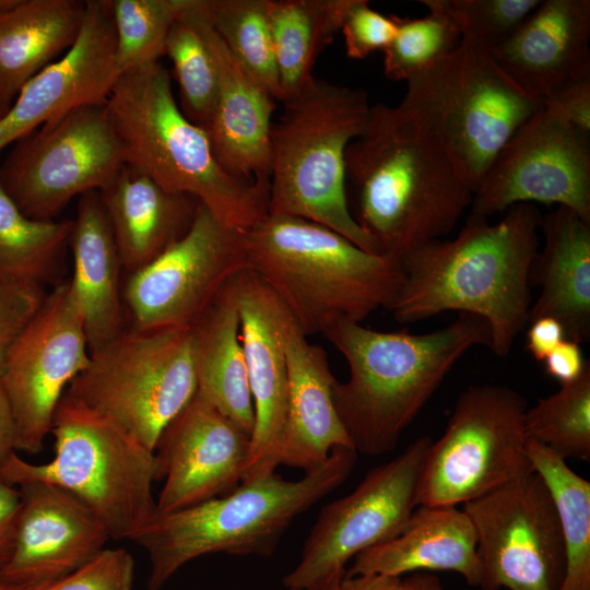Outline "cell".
I'll use <instances>...</instances> for the list:
<instances>
[{
    "label": "cell",
    "mask_w": 590,
    "mask_h": 590,
    "mask_svg": "<svg viewBox=\"0 0 590 590\" xmlns=\"http://www.w3.org/2000/svg\"><path fill=\"white\" fill-rule=\"evenodd\" d=\"M542 214L511 206L497 223L470 213L457 236L428 241L400 259L403 282L390 308L399 323L455 310L484 319L491 351L505 357L529 321L530 269Z\"/></svg>",
    "instance_id": "6da1fadb"
},
{
    "label": "cell",
    "mask_w": 590,
    "mask_h": 590,
    "mask_svg": "<svg viewBox=\"0 0 590 590\" xmlns=\"http://www.w3.org/2000/svg\"><path fill=\"white\" fill-rule=\"evenodd\" d=\"M345 187L378 253L399 261L448 234L473 199L441 144L399 105L380 103L346 149Z\"/></svg>",
    "instance_id": "7a4b0ae2"
},
{
    "label": "cell",
    "mask_w": 590,
    "mask_h": 590,
    "mask_svg": "<svg viewBox=\"0 0 590 590\" xmlns=\"http://www.w3.org/2000/svg\"><path fill=\"white\" fill-rule=\"evenodd\" d=\"M323 335L343 355L350 377L335 381L333 401L357 453L393 450L456 363L471 349L489 347L487 322L460 312L427 333L386 332L341 320Z\"/></svg>",
    "instance_id": "3957f363"
},
{
    "label": "cell",
    "mask_w": 590,
    "mask_h": 590,
    "mask_svg": "<svg viewBox=\"0 0 590 590\" xmlns=\"http://www.w3.org/2000/svg\"><path fill=\"white\" fill-rule=\"evenodd\" d=\"M244 233L248 268L306 335L390 310L403 282L399 260L366 251L306 219L267 213Z\"/></svg>",
    "instance_id": "277c9868"
},
{
    "label": "cell",
    "mask_w": 590,
    "mask_h": 590,
    "mask_svg": "<svg viewBox=\"0 0 590 590\" xmlns=\"http://www.w3.org/2000/svg\"><path fill=\"white\" fill-rule=\"evenodd\" d=\"M357 452L337 448L297 481L276 472L243 481L228 494L168 514H155L130 540L150 559L149 590H160L203 555L268 557L290 524L350 475Z\"/></svg>",
    "instance_id": "5b68a950"
},
{
    "label": "cell",
    "mask_w": 590,
    "mask_h": 590,
    "mask_svg": "<svg viewBox=\"0 0 590 590\" xmlns=\"http://www.w3.org/2000/svg\"><path fill=\"white\" fill-rule=\"evenodd\" d=\"M106 105L125 164L168 191L196 198L231 228L246 232L267 214V194L225 170L206 132L182 114L160 61L120 74Z\"/></svg>",
    "instance_id": "8992f818"
},
{
    "label": "cell",
    "mask_w": 590,
    "mask_h": 590,
    "mask_svg": "<svg viewBox=\"0 0 590 590\" xmlns=\"http://www.w3.org/2000/svg\"><path fill=\"white\" fill-rule=\"evenodd\" d=\"M282 104L270 133L267 213L316 222L378 253L350 211L345 187V152L366 126L367 93L314 78Z\"/></svg>",
    "instance_id": "52a82bcc"
},
{
    "label": "cell",
    "mask_w": 590,
    "mask_h": 590,
    "mask_svg": "<svg viewBox=\"0 0 590 590\" xmlns=\"http://www.w3.org/2000/svg\"><path fill=\"white\" fill-rule=\"evenodd\" d=\"M55 457L42 464L12 453L0 480L12 486L44 482L67 489L103 522L113 540H130L156 514L154 451L67 393L51 424Z\"/></svg>",
    "instance_id": "ba28073f"
},
{
    "label": "cell",
    "mask_w": 590,
    "mask_h": 590,
    "mask_svg": "<svg viewBox=\"0 0 590 590\" xmlns=\"http://www.w3.org/2000/svg\"><path fill=\"white\" fill-rule=\"evenodd\" d=\"M405 84L399 106L441 144L473 194L503 146L542 107L469 38Z\"/></svg>",
    "instance_id": "9c48e42d"
},
{
    "label": "cell",
    "mask_w": 590,
    "mask_h": 590,
    "mask_svg": "<svg viewBox=\"0 0 590 590\" xmlns=\"http://www.w3.org/2000/svg\"><path fill=\"white\" fill-rule=\"evenodd\" d=\"M198 389L192 328H125L90 352L66 393L154 451Z\"/></svg>",
    "instance_id": "30bf717a"
},
{
    "label": "cell",
    "mask_w": 590,
    "mask_h": 590,
    "mask_svg": "<svg viewBox=\"0 0 590 590\" xmlns=\"http://www.w3.org/2000/svg\"><path fill=\"white\" fill-rule=\"evenodd\" d=\"M527 400L500 385H476L458 397L445 432L432 442L417 504L464 505L534 472L523 417Z\"/></svg>",
    "instance_id": "8fae6325"
},
{
    "label": "cell",
    "mask_w": 590,
    "mask_h": 590,
    "mask_svg": "<svg viewBox=\"0 0 590 590\" xmlns=\"http://www.w3.org/2000/svg\"><path fill=\"white\" fill-rule=\"evenodd\" d=\"M125 165L106 102L76 107L15 142L0 184L34 220L56 216L78 196L105 190Z\"/></svg>",
    "instance_id": "7c38bea8"
},
{
    "label": "cell",
    "mask_w": 590,
    "mask_h": 590,
    "mask_svg": "<svg viewBox=\"0 0 590 590\" xmlns=\"http://www.w3.org/2000/svg\"><path fill=\"white\" fill-rule=\"evenodd\" d=\"M429 436L371 469L349 495L324 505L297 565L284 576L288 589L317 590L345 574L361 552L398 535L417 504V486Z\"/></svg>",
    "instance_id": "4fadbf2b"
},
{
    "label": "cell",
    "mask_w": 590,
    "mask_h": 590,
    "mask_svg": "<svg viewBox=\"0 0 590 590\" xmlns=\"http://www.w3.org/2000/svg\"><path fill=\"white\" fill-rule=\"evenodd\" d=\"M481 590H559L565 573L562 531L552 496L533 472L468 502Z\"/></svg>",
    "instance_id": "5bb4252c"
},
{
    "label": "cell",
    "mask_w": 590,
    "mask_h": 590,
    "mask_svg": "<svg viewBox=\"0 0 590 590\" xmlns=\"http://www.w3.org/2000/svg\"><path fill=\"white\" fill-rule=\"evenodd\" d=\"M246 269L245 233L200 203L180 240L128 274L123 305L138 329L193 328L225 284Z\"/></svg>",
    "instance_id": "9a60e30c"
},
{
    "label": "cell",
    "mask_w": 590,
    "mask_h": 590,
    "mask_svg": "<svg viewBox=\"0 0 590 590\" xmlns=\"http://www.w3.org/2000/svg\"><path fill=\"white\" fill-rule=\"evenodd\" d=\"M88 362L83 320L70 280H66L46 294L0 376L16 450H42L61 398Z\"/></svg>",
    "instance_id": "2e32d148"
},
{
    "label": "cell",
    "mask_w": 590,
    "mask_h": 590,
    "mask_svg": "<svg viewBox=\"0 0 590 590\" xmlns=\"http://www.w3.org/2000/svg\"><path fill=\"white\" fill-rule=\"evenodd\" d=\"M522 203L565 206L590 223V132L541 107L503 146L473 194L489 219Z\"/></svg>",
    "instance_id": "e0dca14e"
},
{
    "label": "cell",
    "mask_w": 590,
    "mask_h": 590,
    "mask_svg": "<svg viewBox=\"0 0 590 590\" xmlns=\"http://www.w3.org/2000/svg\"><path fill=\"white\" fill-rule=\"evenodd\" d=\"M250 436L198 390L167 424L154 453L164 479L156 514L228 494L241 481Z\"/></svg>",
    "instance_id": "ac0fdd59"
},
{
    "label": "cell",
    "mask_w": 590,
    "mask_h": 590,
    "mask_svg": "<svg viewBox=\"0 0 590 590\" xmlns=\"http://www.w3.org/2000/svg\"><path fill=\"white\" fill-rule=\"evenodd\" d=\"M75 43L21 88L0 119V151L43 125L107 101L119 72L109 0H86Z\"/></svg>",
    "instance_id": "d6986e66"
},
{
    "label": "cell",
    "mask_w": 590,
    "mask_h": 590,
    "mask_svg": "<svg viewBox=\"0 0 590 590\" xmlns=\"http://www.w3.org/2000/svg\"><path fill=\"white\" fill-rule=\"evenodd\" d=\"M17 488L22 503L14 546L0 581L24 590L70 574L105 548L107 529L73 494L44 482Z\"/></svg>",
    "instance_id": "ffe728a7"
},
{
    "label": "cell",
    "mask_w": 590,
    "mask_h": 590,
    "mask_svg": "<svg viewBox=\"0 0 590 590\" xmlns=\"http://www.w3.org/2000/svg\"><path fill=\"white\" fill-rule=\"evenodd\" d=\"M240 338L255 411L241 482L275 472L287 415L288 380L281 328L286 307L249 268L237 275Z\"/></svg>",
    "instance_id": "44dd1931"
},
{
    "label": "cell",
    "mask_w": 590,
    "mask_h": 590,
    "mask_svg": "<svg viewBox=\"0 0 590 590\" xmlns=\"http://www.w3.org/2000/svg\"><path fill=\"white\" fill-rule=\"evenodd\" d=\"M213 59L217 96L204 129L214 155L229 174L253 181L268 197L270 133L276 99L229 52L205 14L202 0L184 12Z\"/></svg>",
    "instance_id": "7402d4cb"
},
{
    "label": "cell",
    "mask_w": 590,
    "mask_h": 590,
    "mask_svg": "<svg viewBox=\"0 0 590 590\" xmlns=\"http://www.w3.org/2000/svg\"><path fill=\"white\" fill-rule=\"evenodd\" d=\"M589 43V0H540L510 37L489 52L522 90L542 101L590 79Z\"/></svg>",
    "instance_id": "603a6c76"
},
{
    "label": "cell",
    "mask_w": 590,
    "mask_h": 590,
    "mask_svg": "<svg viewBox=\"0 0 590 590\" xmlns=\"http://www.w3.org/2000/svg\"><path fill=\"white\" fill-rule=\"evenodd\" d=\"M287 367V415L280 465L309 472L337 448H353L333 401V376L326 351L308 341L286 309L281 328Z\"/></svg>",
    "instance_id": "cb8c5ba5"
},
{
    "label": "cell",
    "mask_w": 590,
    "mask_h": 590,
    "mask_svg": "<svg viewBox=\"0 0 590 590\" xmlns=\"http://www.w3.org/2000/svg\"><path fill=\"white\" fill-rule=\"evenodd\" d=\"M439 570L457 573L479 587L475 532L462 509L418 505L398 535L357 554L344 575L402 577Z\"/></svg>",
    "instance_id": "d4e9b609"
},
{
    "label": "cell",
    "mask_w": 590,
    "mask_h": 590,
    "mask_svg": "<svg viewBox=\"0 0 590 590\" xmlns=\"http://www.w3.org/2000/svg\"><path fill=\"white\" fill-rule=\"evenodd\" d=\"M99 193L128 274L180 240L192 226L200 204L189 194L162 188L127 164Z\"/></svg>",
    "instance_id": "484cf974"
},
{
    "label": "cell",
    "mask_w": 590,
    "mask_h": 590,
    "mask_svg": "<svg viewBox=\"0 0 590 590\" xmlns=\"http://www.w3.org/2000/svg\"><path fill=\"white\" fill-rule=\"evenodd\" d=\"M541 232L544 245L530 269V285L540 292L528 322L552 317L566 339L585 343L590 338V223L557 206L542 216Z\"/></svg>",
    "instance_id": "4316f807"
},
{
    "label": "cell",
    "mask_w": 590,
    "mask_h": 590,
    "mask_svg": "<svg viewBox=\"0 0 590 590\" xmlns=\"http://www.w3.org/2000/svg\"><path fill=\"white\" fill-rule=\"evenodd\" d=\"M70 246L73 255L70 285L92 352L126 328L120 286L122 266L99 191L80 197Z\"/></svg>",
    "instance_id": "83f0119b"
},
{
    "label": "cell",
    "mask_w": 590,
    "mask_h": 590,
    "mask_svg": "<svg viewBox=\"0 0 590 590\" xmlns=\"http://www.w3.org/2000/svg\"><path fill=\"white\" fill-rule=\"evenodd\" d=\"M192 329L197 390L251 437L255 411L240 338L237 275L225 284Z\"/></svg>",
    "instance_id": "f1b7e54d"
},
{
    "label": "cell",
    "mask_w": 590,
    "mask_h": 590,
    "mask_svg": "<svg viewBox=\"0 0 590 590\" xmlns=\"http://www.w3.org/2000/svg\"><path fill=\"white\" fill-rule=\"evenodd\" d=\"M81 0H14L0 11V99L21 88L75 43L85 16Z\"/></svg>",
    "instance_id": "f546056e"
},
{
    "label": "cell",
    "mask_w": 590,
    "mask_h": 590,
    "mask_svg": "<svg viewBox=\"0 0 590 590\" xmlns=\"http://www.w3.org/2000/svg\"><path fill=\"white\" fill-rule=\"evenodd\" d=\"M351 0H269L280 102L298 94L315 76L319 55L340 32Z\"/></svg>",
    "instance_id": "4dcf8cb0"
},
{
    "label": "cell",
    "mask_w": 590,
    "mask_h": 590,
    "mask_svg": "<svg viewBox=\"0 0 590 590\" xmlns=\"http://www.w3.org/2000/svg\"><path fill=\"white\" fill-rule=\"evenodd\" d=\"M528 456L552 496L562 531L565 573L559 590H590V482L531 439Z\"/></svg>",
    "instance_id": "1f68e13d"
},
{
    "label": "cell",
    "mask_w": 590,
    "mask_h": 590,
    "mask_svg": "<svg viewBox=\"0 0 590 590\" xmlns=\"http://www.w3.org/2000/svg\"><path fill=\"white\" fill-rule=\"evenodd\" d=\"M73 220L26 216L0 184V281L44 287L58 270Z\"/></svg>",
    "instance_id": "d6a6232c"
},
{
    "label": "cell",
    "mask_w": 590,
    "mask_h": 590,
    "mask_svg": "<svg viewBox=\"0 0 590 590\" xmlns=\"http://www.w3.org/2000/svg\"><path fill=\"white\" fill-rule=\"evenodd\" d=\"M210 24L229 52L278 102L279 74L269 0H202Z\"/></svg>",
    "instance_id": "836d02e7"
},
{
    "label": "cell",
    "mask_w": 590,
    "mask_h": 590,
    "mask_svg": "<svg viewBox=\"0 0 590 590\" xmlns=\"http://www.w3.org/2000/svg\"><path fill=\"white\" fill-rule=\"evenodd\" d=\"M528 439L562 459L590 460V363L575 381L540 399L523 417Z\"/></svg>",
    "instance_id": "e575fe53"
},
{
    "label": "cell",
    "mask_w": 590,
    "mask_h": 590,
    "mask_svg": "<svg viewBox=\"0 0 590 590\" xmlns=\"http://www.w3.org/2000/svg\"><path fill=\"white\" fill-rule=\"evenodd\" d=\"M190 0H109L119 75L160 61L167 35Z\"/></svg>",
    "instance_id": "d590c367"
},
{
    "label": "cell",
    "mask_w": 590,
    "mask_h": 590,
    "mask_svg": "<svg viewBox=\"0 0 590 590\" xmlns=\"http://www.w3.org/2000/svg\"><path fill=\"white\" fill-rule=\"evenodd\" d=\"M184 12L169 30L164 56L173 64L180 110L204 130L216 104L217 74L206 45Z\"/></svg>",
    "instance_id": "8d00e7d4"
},
{
    "label": "cell",
    "mask_w": 590,
    "mask_h": 590,
    "mask_svg": "<svg viewBox=\"0 0 590 590\" xmlns=\"http://www.w3.org/2000/svg\"><path fill=\"white\" fill-rule=\"evenodd\" d=\"M422 17L397 16V31L384 52V74L392 81L406 82L437 60L450 54L461 34L452 20L427 0Z\"/></svg>",
    "instance_id": "74e56055"
},
{
    "label": "cell",
    "mask_w": 590,
    "mask_h": 590,
    "mask_svg": "<svg viewBox=\"0 0 590 590\" xmlns=\"http://www.w3.org/2000/svg\"><path fill=\"white\" fill-rule=\"evenodd\" d=\"M444 11L462 38L488 51L502 45L536 8L540 0H427Z\"/></svg>",
    "instance_id": "f35d334b"
},
{
    "label": "cell",
    "mask_w": 590,
    "mask_h": 590,
    "mask_svg": "<svg viewBox=\"0 0 590 590\" xmlns=\"http://www.w3.org/2000/svg\"><path fill=\"white\" fill-rule=\"evenodd\" d=\"M134 560L122 547L104 548L83 566L24 590H132Z\"/></svg>",
    "instance_id": "ab89813d"
},
{
    "label": "cell",
    "mask_w": 590,
    "mask_h": 590,
    "mask_svg": "<svg viewBox=\"0 0 590 590\" xmlns=\"http://www.w3.org/2000/svg\"><path fill=\"white\" fill-rule=\"evenodd\" d=\"M340 31L346 56L365 59L390 44L397 31V15H385L366 0H351Z\"/></svg>",
    "instance_id": "60d3db41"
},
{
    "label": "cell",
    "mask_w": 590,
    "mask_h": 590,
    "mask_svg": "<svg viewBox=\"0 0 590 590\" xmlns=\"http://www.w3.org/2000/svg\"><path fill=\"white\" fill-rule=\"evenodd\" d=\"M45 296L44 287L0 281V376Z\"/></svg>",
    "instance_id": "b9f144b4"
},
{
    "label": "cell",
    "mask_w": 590,
    "mask_h": 590,
    "mask_svg": "<svg viewBox=\"0 0 590 590\" xmlns=\"http://www.w3.org/2000/svg\"><path fill=\"white\" fill-rule=\"evenodd\" d=\"M542 107L563 121L590 132V79L545 96Z\"/></svg>",
    "instance_id": "7bdbcfd3"
},
{
    "label": "cell",
    "mask_w": 590,
    "mask_h": 590,
    "mask_svg": "<svg viewBox=\"0 0 590 590\" xmlns=\"http://www.w3.org/2000/svg\"><path fill=\"white\" fill-rule=\"evenodd\" d=\"M545 373L566 385L577 380L589 362L585 361L580 343L564 339L543 361Z\"/></svg>",
    "instance_id": "ee69618b"
},
{
    "label": "cell",
    "mask_w": 590,
    "mask_h": 590,
    "mask_svg": "<svg viewBox=\"0 0 590 590\" xmlns=\"http://www.w3.org/2000/svg\"><path fill=\"white\" fill-rule=\"evenodd\" d=\"M21 503L20 489L0 480V569L13 551Z\"/></svg>",
    "instance_id": "f6af8a7d"
},
{
    "label": "cell",
    "mask_w": 590,
    "mask_h": 590,
    "mask_svg": "<svg viewBox=\"0 0 590 590\" xmlns=\"http://www.w3.org/2000/svg\"><path fill=\"white\" fill-rule=\"evenodd\" d=\"M530 323L527 332V350L536 361L543 362L566 339L564 328L552 317H540Z\"/></svg>",
    "instance_id": "bcb514c9"
},
{
    "label": "cell",
    "mask_w": 590,
    "mask_h": 590,
    "mask_svg": "<svg viewBox=\"0 0 590 590\" xmlns=\"http://www.w3.org/2000/svg\"><path fill=\"white\" fill-rule=\"evenodd\" d=\"M401 577L366 574L343 576L340 590H398Z\"/></svg>",
    "instance_id": "7dc6e473"
},
{
    "label": "cell",
    "mask_w": 590,
    "mask_h": 590,
    "mask_svg": "<svg viewBox=\"0 0 590 590\" xmlns=\"http://www.w3.org/2000/svg\"><path fill=\"white\" fill-rule=\"evenodd\" d=\"M15 449V428L9 403L0 385V470Z\"/></svg>",
    "instance_id": "c3c4849f"
},
{
    "label": "cell",
    "mask_w": 590,
    "mask_h": 590,
    "mask_svg": "<svg viewBox=\"0 0 590 590\" xmlns=\"http://www.w3.org/2000/svg\"><path fill=\"white\" fill-rule=\"evenodd\" d=\"M398 590H444L440 579L432 573H412L401 577Z\"/></svg>",
    "instance_id": "681fc988"
},
{
    "label": "cell",
    "mask_w": 590,
    "mask_h": 590,
    "mask_svg": "<svg viewBox=\"0 0 590 590\" xmlns=\"http://www.w3.org/2000/svg\"><path fill=\"white\" fill-rule=\"evenodd\" d=\"M344 574L333 578L331 581H329L323 587L317 590H340V582ZM288 590H299V589H288Z\"/></svg>",
    "instance_id": "f907efd6"
},
{
    "label": "cell",
    "mask_w": 590,
    "mask_h": 590,
    "mask_svg": "<svg viewBox=\"0 0 590 590\" xmlns=\"http://www.w3.org/2000/svg\"><path fill=\"white\" fill-rule=\"evenodd\" d=\"M0 590H22L19 587L0 581Z\"/></svg>",
    "instance_id": "816d5d0a"
},
{
    "label": "cell",
    "mask_w": 590,
    "mask_h": 590,
    "mask_svg": "<svg viewBox=\"0 0 590 590\" xmlns=\"http://www.w3.org/2000/svg\"><path fill=\"white\" fill-rule=\"evenodd\" d=\"M10 106H8L7 104H4L1 99H0V119L3 117V115L7 113V110L9 109Z\"/></svg>",
    "instance_id": "f5cc1de1"
},
{
    "label": "cell",
    "mask_w": 590,
    "mask_h": 590,
    "mask_svg": "<svg viewBox=\"0 0 590 590\" xmlns=\"http://www.w3.org/2000/svg\"><path fill=\"white\" fill-rule=\"evenodd\" d=\"M14 2V0H0V11L8 8Z\"/></svg>",
    "instance_id": "db71d44e"
}]
</instances>
